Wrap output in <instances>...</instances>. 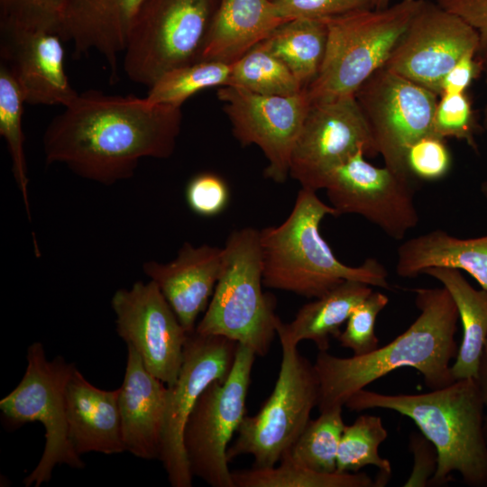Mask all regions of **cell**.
I'll use <instances>...</instances> for the list:
<instances>
[{"label": "cell", "mask_w": 487, "mask_h": 487, "mask_svg": "<svg viewBox=\"0 0 487 487\" xmlns=\"http://www.w3.org/2000/svg\"><path fill=\"white\" fill-rule=\"evenodd\" d=\"M181 122V106L90 89L78 93L47 125L45 162L111 186L132 178L143 158L170 157Z\"/></svg>", "instance_id": "cell-1"}, {"label": "cell", "mask_w": 487, "mask_h": 487, "mask_svg": "<svg viewBox=\"0 0 487 487\" xmlns=\"http://www.w3.org/2000/svg\"><path fill=\"white\" fill-rule=\"evenodd\" d=\"M412 291L419 315L389 344L347 358L319 351L313 364L319 382L320 412L343 408L354 393L400 368L418 371L430 390L455 381L450 363L458 351L456 305L443 286Z\"/></svg>", "instance_id": "cell-2"}, {"label": "cell", "mask_w": 487, "mask_h": 487, "mask_svg": "<svg viewBox=\"0 0 487 487\" xmlns=\"http://www.w3.org/2000/svg\"><path fill=\"white\" fill-rule=\"evenodd\" d=\"M351 411L384 409L410 418L436 447L437 468L431 485L447 483L456 472L470 487H487L484 407L474 378L420 394H384L368 390L345 403Z\"/></svg>", "instance_id": "cell-3"}, {"label": "cell", "mask_w": 487, "mask_h": 487, "mask_svg": "<svg viewBox=\"0 0 487 487\" xmlns=\"http://www.w3.org/2000/svg\"><path fill=\"white\" fill-rule=\"evenodd\" d=\"M326 216L335 208L317 192L300 188L289 216L277 226L260 230L263 286L318 298L345 280L390 289L388 271L375 258L359 266L343 263L320 234Z\"/></svg>", "instance_id": "cell-4"}, {"label": "cell", "mask_w": 487, "mask_h": 487, "mask_svg": "<svg viewBox=\"0 0 487 487\" xmlns=\"http://www.w3.org/2000/svg\"><path fill=\"white\" fill-rule=\"evenodd\" d=\"M262 287L260 230L232 231L223 247L220 277L195 331L226 337L251 348L256 356L266 355L280 319L275 298Z\"/></svg>", "instance_id": "cell-5"}, {"label": "cell", "mask_w": 487, "mask_h": 487, "mask_svg": "<svg viewBox=\"0 0 487 487\" xmlns=\"http://www.w3.org/2000/svg\"><path fill=\"white\" fill-rule=\"evenodd\" d=\"M422 0H400L325 20L327 43L320 71L306 88L310 103L354 96L384 67Z\"/></svg>", "instance_id": "cell-6"}, {"label": "cell", "mask_w": 487, "mask_h": 487, "mask_svg": "<svg viewBox=\"0 0 487 487\" xmlns=\"http://www.w3.org/2000/svg\"><path fill=\"white\" fill-rule=\"evenodd\" d=\"M220 0H145L131 28L123 67L152 86L162 74L198 61Z\"/></svg>", "instance_id": "cell-7"}, {"label": "cell", "mask_w": 487, "mask_h": 487, "mask_svg": "<svg viewBox=\"0 0 487 487\" xmlns=\"http://www.w3.org/2000/svg\"><path fill=\"white\" fill-rule=\"evenodd\" d=\"M27 366L20 383L0 401L4 424L15 429L30 422H40L45 429V446L36 467L23 480L26 487L48 482L57 465L83 469L85 464L69 437L66 388L76 367L57 356L47 359L40 342L27 350Z\"/></svg>", "instance_id": "cell-8"}, {"label": "cell", "mask_w": 487, "mask_h": 487, "mask_svg": "<svg viewBox=\"0 0 487 487\" xmlns=\"http://www.w3.org/2000/svg\"><path fill=\"white\" fill-rule=\"evenodd\" d=\"M280 342L282 357L273 391L258 413L244 418L236 439L227 449L229 463L250 455L253 466L276 465L301 435L318 404L319 382L314 364L299 354L298 345Z\"/></svg>", "instance_id": "cell-9"}, {"label": "cell", "mask_w": 487, "mask_h": 487, "mask_svg": "<svg viewBox=\"0 0 487 487\" xmlns=\"http://www.w3.org/2000/svg\"><path fill=\"white\" fill-rule=\"evenodd\" d=\"M255 357L238 344L229 376L206 388L187 421L183 443L190 472L212 487H234L227 449L245 417Z\"/></svg>", "instance_id": "cell-10"}, {"label": "cell", "mask_w": 487, "mask_h": 487, "mask_svg": "<svg viewBox=\"0 0 487 487\" xmlns=\"http://www.w3.org/2000/svg\"><path fill=\"white\" fill-rule=\"evenodd\" d=\"M437 96L385 67L375 71L357 89L354 97L384 166L409 175L406 152L418 139L434 134Z\"/></svg>", "instance_id": "cell-11"}, {"label": "cell", "mask_w": 487, "mask_h": 487, "mask_svg": "<svg viewBox=\"0 0 487 487\" xmlns=\"http://www.w3.org/2000/svg\"><path fill=\"white\" fill-rule=\"evenodd\" d=\"M359 151L369 158L379 155L354 96L310 103L291 152L289 176L301 188L317 192L336 167Z\"/></svg>", "instance_id": "cell-12"}, {"label": "cell", "mask_w": 487, "mask_h": 487, "mask_svg": "<svg viewBox=\"0 0 487 487\" xmlns=\"http://www.w3.org/2000/svg\"><path fill=\"white\" fill-rule=\"evenodd\" d=\"M238 343L220 335L194 331L188 335L176 382L167 386L166 409L159 460L172 487H191L183 435L198 398L214 381H225L232 370Z\"/></svg>", "instance_id": "cell-13"}, {"label": "cell", "mask_w": 487, "mask_h": 487, "mask_svg": "<svg viewBox=\"0 0 487 487\" xmlns=\"http://www.w3.org/2000/svg\"><path fill=\"white\" fill-rule=\"evenodd\" d=\"M359 151L336 167L325 188L337 216H363L394 240H403L419 223L411 178L376 167Z\"/></svg>", "instance_id": "cell-14"}, {"label": "cell", "mask_w": 487, "mask_h": 487, "mask_svg": "<svg viewBox=\"0 0 487 487\" xmlns=\"http://www.w3.org/2000/svg\"><path fill=\"white\" fill-rule=\"evenodd\" d=\"M216 95L223 103L234 136L244 146L257 145L268 161L264 176L276 183H284L289 176L293 147L310 106L306 88L285 96L222 86Z\"/></svg>", "instance_id": "cell-15"}, {"label": "cell", "mask_w": 487, "mask_h": 487, "mask_svg": "<svg viewBox=\"0 0 487 487\" xmlns=\"http://www.w3.org/2000/svg\"><path fill=\"white\" fill-rule=\"evenodd\" d=\"M478 48L473 27L437 3L422 0L384 67L439 96L448 71Z\"/></svg>", "instance_id": "cell-16"}, {"label": "cell", "mask_w": 487, "mask_h": 487, "mask_svg": "<svg viewBox=\"0 0 487 487\" xmlns=\"http://www.w3.org/2000/svg\"><path fill=\"white\" fill-rule=\"evenodd\" d=\"M116 332L141 355L146 369L167 386L179 374L186 332L157 284L136 281L111 299Z\"/></svg>", "instance_id": "cell-17"}, {"label": "cell", "mask_w": 487, "mask_h": 487, "mask_svg": "<svg viewBox=\"0 0 487 487\" xmlns=\"http://www.w3.org/2000/svg\"><path fill=\"white\" fill-rule=\"evenodd\" d=\"M1 57L29 105L62 106L78 93L65 71L60 33L53 29L0 23Z\"/></svg>", "instance_id": "cell-18"}, {"label": "cell", "mask_w": 487, "mask_h": 487, "mask_svg": "<svg viewBox=\"0 0 487 487\" xmlns=\"http://www.w3.org/2000/svg\"><path fill=\"white\" fill-rule=\"evenodd\" d=\"M223 248L185 242L169 262H146L144 274L154 281L187 333L205 312L220 277Z\"/></svg>", "instance_id": "cell-19"}, {"label": "cell", "mask_w": 487, "mask_h": 487, "mask_svg": "<svg viewBox=\"0 0 487 487\" xmlns=\"http://www.w3.org/2000/svg\"><path fill=\"white\" fill-rule=\"evenodd\" d=\"M167 391V385L146 369L137 351L127 345L118 406L125 451L136 457H160Z\"/></svg>", "instance_id": "cell-20"}, {"label": "cell", "mask_w": 487, "mask_h": 487, "mask_svg": "<svg viewBox=\"0 0 487 487\" xmlns=\"http://www.w3.org/2000/svg\"><path fill=\"white\" fill-rule=\"evenodd\" d=\"M145 0H65L60 36L75 55L96 51L115 77L135 17Z\"/></svg>", "instance_id": "cell-21"}, {"label": "cell", "mask_w": 487, "mask_h": 487, "mask_svg": "<svg viewBox=\"0 0 487 487\" xmlns=\"http://www.w3.org/2000/svg\"><path fill=\"white\" fill-rule=\"evenodd\" d=\"M118 393L119 389L106 391L94 386L74 368L66 388V413L69 437L78 455L125 451Z\"/></svg>", "instance_id": "cell-22"}, {"label": "cell", "mask_w": 487, "mask_h": 487, "mask_svg": "<svg viewBox=\"0 0 487 487\" xmlns=\"http://www.w3.org/2000/svg\"><path fill=\"white\" fill-rule=\"evenodd\" d=\"M285 22L272 0H220L199 60L232 64Z\"/></svg>", "instance_id": "cell-23"}, {"label": "cell", "mask_w": 487, "mask_h": 487, "mask_svg": "<svg viewBox=\"0 0 487 487\" xmlns=\"http://www.w3.org/2000/svg\"><path fill=\"white\" fill-rule=\"evenodd\" d=\"M432 267L465 271L487 290V234L459 238L435 229L398 247L395 270L400 277L415 278Z\"/></svg>", "instance_id": "cell-24"}, {"label": "cell", "mask_w": 487, "mask_h": 487, "mask_svg": "<svg viewBox=\"0 0 487 487\" xmlns=\"http://www.w3.org/2000/svg\"><path fill=\"white\" fill-rule=\"evenodd\" d=\"M372 291V287L357 280H345L324 295L303 305L292 321L277 327V335L291 345L313 342L319 351H327L330 339L336 338L354 308Z\"/></svg>", "instance_id": "cell-25"}, {"label": "cell", "mask_w": 487, "mask_h": 487, "mask_svg": "<svg viewBox=\"0 0 487 487\" xmlns=\"http://www.w3.org/2000/svg\"><path fill=\"white\" fill-rule=\"evenodd\" d=\"M423 274L438 280L453 298L463 327L451 373L454 380L475 378L487 339V290L474 289L462 271L447 267H432Z\"/></svg>", "instance_id": "cell-26"}, {"label": "cell", "mask_w": 487, "mask_h": 487, "mask_svg": "<svg viewBox=\"0 0 487 487\" xmlns=\"http://www.w3.org/2000/svg\"><path fill=\"white\" fill-rule=\"evenodd\" d=\"M280 59L303 88L317 77L326 54L327 25L325 20L293 19L278 26L261 42Z\"/></svg>", "instance_id": "cell-27"}, {"label": "cell", "mask_w": 487, "mask_h": 487, "mask_svg": "<svg viewBox=\"0 0 487 487\" xmlns=\"http://www.w3.org/2000/svg\"><path fill=\"white\" fill-rule=\"evenodd\" d=\"M278 466L232 471L234 487H377L365 473H320L283 455Z\"/></svg>", "instance_id": "cell-28"}, {"label": "cell", "mask_w": 487, "mask_h": 487, "mask_svg": "<svg viewBox=\"0 0 487 487\" xmlns=\"http://www.w3.org/2000/svg\"><path fill=\"white\" fill-rule=\"evenodd\" d=\"M388 436L381 417L363 414L345 425L340 439L336 472L357 473L367 465L378 468L377 486H384L391 474V462L379 455V446Z\"/></svg>", "instance_id": "cell-29"}, {"label": "cell", "mask_w": 487, "mask_h": 487, "mask_svg": "<svg viewBox=\"0 0 487 487\" xmlns=\"http://www.w3.org/2000/svg\"><path fill=\"white\" fill-rule=\"evenodd\" d=\"M226 86L266 96H294L305 88L275 55L259 43L231 64Z\"/></svg>", "instance_id": "cell-30"}, {"label": "cell", "mask_w": 487, "mask_h": 487, "mask_svg": "<svg viewBox=\"0 0 487 487\" xmlns=\"http://www.w3.org/2000/svg\"><path fill=\"white\" fill-rule=\"evenodd\" d=\"M231 64L198 60L170 69L152 86L146 98L153 104L181 106L196 93L213 87L226 86Z\"/></svg>", "instance_id": "cell-31"}, {"label": "cell", "mask_w": 487, "mask_h": 487, "mask_svg": "<svg viewBox=\"0 0 487 487\" xmlns=\"http://www.w3.org/2000/svg\"><path fill=\"white\" fill-rule=\"evenodd\" d=\"M23 95L8 67L0 63V134L5 138L12 161V170L31 220L28 197V169L22 127Z\"/></svg>", "instance_id": "cell-32"}, {"label": "cell", "mask_w": 487, "mask_h": 487, "mask_svg": "<svg viewBox=\"0 0 487 487\" xmlns=\"http://www.w3.org/2000/svg\"><path fill=\"white\" fill-rule=\"evenodd\" d=\"M342 408L323 412L310 419L307 427L284 455L316 472H336L338 446L345 428Z\"/></svg>", "instance_id": "cell-33"}, {"label": "cell", "mask_w": 487, "mask_h": 487, "mask_svg": "<svg viewBox=\"0 0 487 487\" xmlns=\"http://www.w3.org/2000/svg\"><path fill=\"white\" fill-rule=\"evenodd\" d=\"M389 302L388 297L380 291L372 293L357 305L350 314L344 331L336 339L344 348L354 355L367 354L379 347L375 333L377 317Z\"/></svg>", "instance_id": "cell-34"}, {"label": "cell", "mask_w": 487, "mask_h": 487, "mask_svg": "<svg viewBox=\"0 0 487 487\" xmlns=\"http://www.w3.org/2000/svg\"><path fill=\"white\" fill-rule=\"evenodd\" d=\"M439 97L433 119V133L444 139L464 141L477 151L475 135L480 126L466 93L444 94Z\"/></svg>", "instance_id": "cell-35"}, {"label": "cell", "mask_w": 487, "mask_h": 487, "mask_svg": "<svg viewBox=\"0 0 487 487\" xmlns=\"http://www.w3.org/2000/svg\"><path fill=\"white\" fill-rule=\"evenodd\" d=\"M452 158L446 139L428 134L415 141L407 150L405 166L409 175L424 181L445 178Z\"/></svg>", "instance_id": "cell-36"}, {"label": "cell", "mask_w": 487, "mask_h": 487, "mask_svg": "<svg viewBox=\"0 0 487 487\" xmlns=\"http://www.w3.org/2000/svg\"><path fill=\"white\" fill-rule=\"evenodd\" d=\"M65 0H0V23L43 27L60 33Z\"/></svg>", "instance_id": "cell-37"}, {"label": "cell", "mask_w": 487, "mask_h": 487, "mask_svg": "<svg viewBox=\"0 0 487 487\" xmlns=\"http://www.w3.org/2000/svg\"><path fill=\"white\" fill-rule=\"evenodd\" d=\"M275 10L285 21L293 19L326 20L354 12L373 9L374 0H272Z\"/></svg>", "instance_id": "cell-38"}, {"label": "cell", "mask_w": 487, "mask_h": 487, "mask_svg": "<svg viewBox=\"0 0 487 487\" xmlns=\"http://www.w3.org/2000/svg\"><path fill=\"white\" fill-rule=\"evenodd\" d=\"M185 198L192 212L200 216L211 217L226 208L230 190L220 176L212 172H201L187 184Z\"/></svg>", "instance_id": "cell-39"}, {"label": "cell", "mask_w": 487, "mask_h": 487, "mask_svg": "<svg viewBox=\"0 0 487 487\" xmlns=\"http://www.w3.org/2000/svg\"><path fill=\"white\" fill-rule=\"evenodd\" d=\"M437 5L476 30L479 35L476 58L482 63L487 59V0H437Z\"/></svg>", "instance_id": "cell-40"}, {"label": "cell", "mask_w": 487, "mask_h": 487, "mask_svg": "<svg viewBox=\"0 0 487 487\" xmlns=\"http://www.w3.org/2000/svg\"><path fill=\"white\" fill-rule=\"evenodd\" d=\"M409 449L413 455L414 464L404 487L427 486L437 468L436 447L422 434L413 432L409 437Z\"/></svg>", "instance_id": "cell-41"}, {"label": "cell", "mask_w": 487, "mask_h": 487, "mask_svg": "<svg viewBox=\"0 0 487 487\" xmlns=\"http://www.w3.org/2000/svg\"><path fill=\"white\" fill-rule=\"evenodd\" d=\"M482 63L479 61L476 55H465L444 78L440 96L444 94L465 93L472 82L482 74Z\"/></svg>", "instance_id": "cell-42"}, {"label": "cell", "mask_w": 487, "mask_h": 487, "mask_svg": "<svg viewBox=\"0 0 487 487\" xmlns=\"http://www.w3.org/2000/svg\"><path fill=\"white\" fill-rule=\"evenodd\" d=\"M484 407L483 427L487 440V339L480 358L478 371L474 378Z\"/></svg>", "instance_id": "cell-43"}, {"label": "cell", "mask_w": 487, "mask_h": 487, "mask_svg": "<svg viewBox=\"0 0 487 487\" xmlns=\"http://www.w3.org/2000/svg\"><path fill=\"white\" fill-rule=\"evenodd\" d=\"M482 73H483L484 78H485V82L487 84V59L482 62ZM483 126L487 130V105H486V106L484 108V112H483Z\"/></svg>", "instance_id": "cell-44"}, {"label": "cell", "mask_w": 487, "mask_h": 487, "mask_svg": "<svg viewBox=\"0 0 487 487\" xmlns=\"http://www.w3.org/2000/svg\"><path fill=\"white\" fill-rule=\"evenodd\" d=\"M374 9H384L390 5V0H374Z\"/></svg>", "instance_id": "cell-45"}, {"label": "cell", "mask_w": 487, "mask_h": 487, "mask_svg": "<svg viewBox=\"0 0 487 487\" xmlns=\"http://www.w3.org/2000/svg\"><path fill=\"white\" fill-rule=\"evenodd\" d=\"M481 192L482 196L487 198V181H484L481 185Z\"/></svg>", "instance_id": "cell-46"}]
</instances>
